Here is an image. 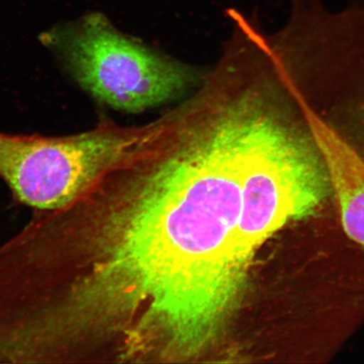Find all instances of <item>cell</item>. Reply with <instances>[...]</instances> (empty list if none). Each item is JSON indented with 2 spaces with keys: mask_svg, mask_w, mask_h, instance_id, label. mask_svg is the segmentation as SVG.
Wrapping results in <instances>:
<instances>
[{
  "mask_svg": "<svg viewBox=\"0 0 364 364\" xmlns=\"http://www.w3.org/2000/svg\"><path fill=\"white\" fill-rule=\"evenodd\" d=\"M299 108L328 172L343 229L364 247V158L306 104Z\"/></svg>",
  "mask_w": 364,
  "mask_h": 364,
  "instance_id": "277c9868",
  "label": "cell"
},
{
  "mask_svg": "<svg viewBox=\"0 0 364 364\" xmlns=\"http://www.w3.org/2000/svg\"><path fill=\"white\" fill-rule=\"evenodd\" d=\"M146 124L97 127L63 136L0 133V178L36 211L70 206L92 191L142 138Z\"/></svg>",
  "mask_w": 364,
  "mask_h": 364,
  "instance_id": "3957f363",
  "label": "cell"
},
{
  "mask_svg": "<svg viewBox=\"0 0 364 364\" xmlns=\"http://www.w3.org/2000/svg\"><path fill=\"white\" fill-rule=\"evenodd\" d=\"M40 40L82 89L116 110L142 112L201 83L193 68L122 33L101 12L57 25Z\"/></svg>",
  "mask_w": 364,
  "mask_h": 364,
  "instance_id": "7a4b0ae2",
  "label": "cell"
},
{
  "mask_svg": "<svg viewBox=\"0 0 364 364\" xmlns=\"http://www.w3.org/2000/svg\"><path fill=\"white\" fill-rule=\"evenodd\" d=\"M252 144L233 109H181L154 122L119 165L130 176L129 223L90 225L82 240L77 281L100 312L115 320L127 302L147 304L181 353L213 338L247 270L237 227Z\"/></svg>",
  "mask_w": 364,
  "mask_h": 364,
  "instance_id": "6da1fadb",
  "label": "cell"
}]
</instances>
